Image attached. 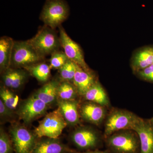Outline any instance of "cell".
I'll use <instances>...</instances> for the list:
<instances>
[{"label": "cell", "mask_w": 153, "mask_h": 153, "mask_svg": "<svg viewBox=\"0 0 153 153\" xmlns=\"http://www.w3.org/2000/svg\"><path fill=\"white\" fill-rule=\"evenodd\" d=\"M153 64V48L147 47L137 52L133 58L131 67L137 73Z\"/></svg>", "instance_id": "19"}, {"label": "cell", "mask_w": 153, "mask_h": 153, "mask_svg": "<svg viewBox=\"0 0 153 153\" xmlns=\"http://www.w3.org/2000/svg\"><path fill=\"white\" fill-rule=\"evenodd\" d=\"M38 54L43 57L52 55L61 47L60 38L54 29L45 26L36 36L28 40Z\"/></svg>", "instance_id": "4"}, {"label": "cell", "mask_w": 153, "mask_h": 153, "mask_svg": "<svg viewBox=\"0 0 153 153\" xmlns=\"http://www.w3.org/2000/svg\"><path fill=\"white\" fill-rule=\"evenodd\" d=\"M71 153H108V152H105V151H85L84 152H77L75 150H73Z\"/></svg>", "instance_id": "29"}, {"label": "cell", "mask_w": 153, "mask_h": 153, "mask_svg": "<svg viewBox=\"0 0 153 153\" xmlns=\"http://www.w3.org/2000/svg\"><path fill=\"white\" fill-rule=\"evenodd\" d=\"M69 14V6L65 0H47L40 19L45 25L55 30L66 21Z\"/></svg>", "instance_id": "2"}, {"label": "cell", "mask_w": 153, "mask_h": 153, "mask_svg": "<svg viewBox=\"0 0 153 153\" xmlns=\"http://www.w3.org/2000/svg\"><path fill=\"white\" fill-rule=\"evenodd\" d=\"M151 121H152V123L153 124V117L152 118V120H151Z\"/></svg>", "instance_id": "30"}, {"label": "cell", "mask_w": 153, "mask_h": 153, "mask_svg": "<svg viewBox=\"0 0 153 153\" xmlns=\"http://www.w3.org/2000/svg\"><path fill=\"white\" fill-rule=\"evenodd\" d=\"M142 79L153 82V64L137 72Z\"/></svg>", "instance_id": "28"}, {"label": "cell", "mask_w": 153, "mask_h": 153, "mask_svg": "<svg viewBox=\"0 0 153 153\" xmlns=\"http://www.w3.org/2000/svg\"><path fill=\"white\" fill-rule=\"evenodd\" d=\"M70 139L77 149L86 151L97 148L101 140L98 133L87 127L76 128L71 134Z\"/></svg>", "instance_id": "10"}, {"label": "cell", "mask_w": 153, "mask_h": 153, "mask_svg": "<svg viewBox=\"0 0 153 153\" xmlns=\"http://www.w3.org/2000/svg\"><path fill=\"white\" fill-rule=\"evenodd\" d=\"M105 107L92 102L86 101L79 105L80 117L85 121L98 126L106 116Z\"/></svg>", "instance_id": "11"}, {"label": "cell", "mask_w": 153, "mask_h": 153, "mask_svg": "<svg viewBox=\"0 0 153 153\" xmlns=\"http://www.w3.org/2000/svg\"><path fill=\"white\" fill-rule=\"evenodd\" d=\"M138 136L140 153H153V126L141 118L132 129Z\"/></svg>", "instance_id": "12"}, {"label": "cell", "mask_w": 153, "mask_h": 153, "mask_svg": "<svg viewBox=\"0 0 153 153\" xmlns=\"http://www.w3.org/2000/svg\"><path fill=\"white\" fill-rule=\"evenodd\" d=\"M96 81L91 71H85L76 64L73 83L79 96L83 97Z\"/></svg>", "instance_id": "16"}, {"label": "cell", "mask_w": 153, "mask_h": 153, "mask_svg": "<svg viewBox=\"0 0 153 153\" xmlns=\"http://www.w3.org/2000/svg\"><path fill=\"white\" fill-rule=\"evenodd\" d=\"M141 118L133 113L121 109L113 110L107 118L105 124V138L117 132L132 130Z\"/></svg>", "instance_id": "3"}, {"label": "cell", "mask_w": 153, "mask_h": 153, "mask_svg": "<svg viewBox=\"0 0 153 153\" xmlns=\"http://www.w3.org/2000/svg\"><path fill=\"white\" fill-rule=\"evenodd\" d=\"M83 97L86 101L95 102L104 107L109 105V101L103 88L99 82L96 81Z\"/></svg>", "instance_id": "20"}, {"label": "cell", "mask_w": 153, "mask_h": 153, "mask_svg": "<svg viewBox=\"0 0 153 153\" xmlns=\"http://www.w3.org/2000/svg\"><path fill=\"white\" fill-rule=\"evenodd\" d=\"M13 145L11 137L1 126L0 128V153H13Z\"/></svg>", "instance_id": "26"}, {"label": "cell", "mask_w": 153, "mask_h": 153, "mask_svg": "<svg viewBox=\"0 0 153 153\" xmlns=\"http://www.w3.org/2000/svg\"><path fill=\"white\" fill-rule=\"evenodd\" d=\"M107 146L114 153H138L140 150L138 136L128 131L114 133L106 138Z\"/></svg>", "instance_id": "6"}, {"label": "cell", "mask_w": 153, "mask_h": 153, "mask_svg": "<svg viewBox=\"0 0 153 153\" xmlns=\"http://www.w3.org/2000/svg\"><path fill=\"white\" fill-rule=\"evenodd\" d=\"M14 41L7 36L0 38V72L2 74L10 67Z\"/></svg>", "instance_id": "18"}, {"label": "cell", "mask_w": 153, "mask_h": 153, "mask_svg": "<svg viewBox=\"0 0 153 153\" xmlns=\"http://www.w3.org/2000/svg\"><path fill=\"white\" fill-rule=\"evenodd\" d=\"M44 57L39 55L28 41H14L11 68H25L41 63Z\"/></svg>", "instance_id": "1"}, {"label": "cell", "mask_w": 153, "mask_h": 153, "mask_svg": "<svg viewBox=\"0 0 153 153\" xmlns=\"http://www.w3.org/2000/svg\"><path fill=\"white\" fill-rule=\"evenodd\" d=\"M60 82L59 79H52L36 90L33 94L49 106L57 103V88Z\"/></svg>", "instance_id": "17"}, {"label": "cell", "mask_w": 153, "mask_h": 153, "mask_svg": "<svg viewBox=\"0 0 153 153\" xmlns=\"http://www.w3.org/2000/svg\"><path fill=\"white\" fill-rule=\"evenodd\" d=\"M0 97L5 105L13 110L17 109L20 103L18 95L3 84H1L0 87Z\"/></svg>", "instance_id": "23"}, {"label": "cell", "mask_w": 153, "mask_h": 153, "mask_svg": "<svg viewBox=\"0 0 153 153\" xmlns=\"http://www.w3.org/2000/svg\"><path fill=\"white\" fill-rule=\"evenodd\" d=\"M30 74L24 68L10 67L1 74L2 84L13 91L19 90L27 81Z\"/></svg>", "instance_id": "13"}, {"label": "cell", "mask_w": 153, "mask_h": 153, "mask_svg": "<svg viewBox=\"0 0 153 153\" xmlns=\"http://www.w3.org/2000/svg\"><path fill=\"white\" fill-rule=\"evenodd\" d=\"M76 64L70 60L58 69L60 81H67L73 83L76 72Z\"/></svg>", "instance_id": "24"}, {"label": "cell", "mask_w": 153, "mask_h": 153, "mask_svg": "<svg viewBox=\"0 0 153 153\" xmlns=\"http://www.w3.org/2000/svg\"><path fill=\"white\" fill-rule=\"evenodd\" d=\"M79 95L73 83L67 81H60L57 88V100H76Z\"/></svg>", "instance_id": "22"}, {"label": "cell", "mask_w": 153, "mask_h": 153, "mask_svg": "<svg viewBox=\"0 0 153 153\" xmlns=\"http://www.w3.org/2000/svg\"><path fill=\"white\" fill-rule=\"evenodd\" d=\"M58 28L61 47L64 49V52L68 59L85 71H91L90 68L85 63L81 47L68 36L62 25Z\"/></svg>", "instance_id": "9"}, {"label": "cell", "mask_w": 153, "mask_h": 153, "mask_svg": "<svg viewBox=\"0 0 153 153\" xmlns=\"http://www.w3.org/2000/svg\"><path fill=\"white\" fill-rule=\"evenodd\" d=\"M10 134L15 153H31L39 139L34 131L17 122L12 124Z\"/></svg>", "instance_id": "7"}, {"label": "cell", "mask_w": 153, "mask_h": 153, "mask_svg": "<svg viewBox=\"0 0 153 153\" xmlns=\"http://www.w3.org/2000/svg\"><path fill=\"white\" fill-rule=\"evenodd\" d=\"M73 150L58 138L44 137L38 139L31 153H71Z\"/></svg>", "instance_id": "14"}, {"label": "cell", "mask_w": 153, "mask_h": 153, "mask_svg": "<svg viewBox=\"0 0 153 153\" xmlns=\"http://www.w3.org/2000/svg\"><path fill=\"white\" fill-rule=\"evenodd\" d=\"M19 119L16 111L8 108L0 99V120L1 123L7 122L13 124L16 122V119Z\"/></svg>", "instance_id": "25"}, {"label": "cell", "mask_w": 153, "mask_h": 153, "mask_svg": "<svg viewBox=\"0 0 153 153\" xmlns=\"http://www.w3.org/2000/svg\"><path fill=\"white\" fill-rule=\"evenodd\" d=\"M67 126L58 108L57 109L47 114L39 125L35 128L34 132L38 138L46 137L57 138Z\"/></svg>", "instance_id": "5"}, {"label": "cell", "mask_w": 153, "mask_h": 153, "mask_svg": "<svg viewBox=\"0 0 153 153\" xmlns=\"http://www.w3.org/2000/svg\"><path fill=\"white\" fill-rule=\"evenodd\" d=\"M70 60L65 52L58 50L53 52L49 60L51 68L59 69Z\"/></svg>", "instance_id": "27"}, {"label": "cell", "mask_w": 153, "mask_h": 153, "mask_svg": "<svg viewBox=\"0 0 153 153\" xmlns=\"http://www.w3.org/2000/svg\"><path fill=\"white\" fill-rule=\"evenodd\" d=\"M57 104L67 126H74L80 123L79 102L76 100L58 99Z\"/></svg>", "instance_id": "15"}, {"label": "cell", "mask_w": 153, "mask_h": 153, "mask_svg": "<svg viewBox=\"0 0 153 153\" xmlns=\"http://www.w3.org/2000/svg\"><path fill=\"white\" fill-rule=\"evenodd\" d=\"M51 67L47 63H37L25 68L30 74L35 77L39 82H47L51 74Z\"/></svg>", "instance_id": "21"}, {"label": "cell", "mask_w": 153, "mask_h": 153, "mask_svg": "<svg viewBox=\"0 0 153 153\" xmlns=\"http://www.w3.org/2000/svg\"><path fill=\"white\" fill-rule=\"evenodd\" d=\"M49 105L33 95L20 102L16 111L19 120L29 125L38 118L46 114Z\"/></svg>", "instance_id": "8"}]
</instances>
